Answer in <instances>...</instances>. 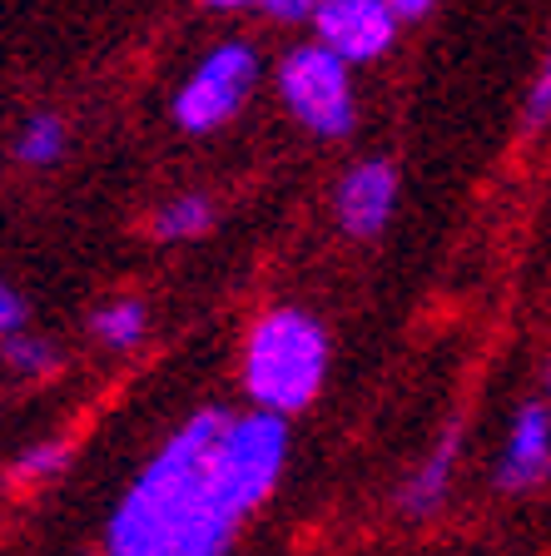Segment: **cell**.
Returning <instances> with one entry per match:
<instances>
[{"instance_id": "obj_2", "label": "cell", "mask_w": 551, "mask_h": 556, "mask_svg": "<svg viewBox=\"0 0 551 556\" xmlns=\"http://www.w3.org/2000/svg\"><path fill=\"white\" fill-rule=\"evenodd\" d=\"M323 372H328V338L299 308H274L264 313L249 333V353H243V382L259 413H299L318 397Z\"/></svg>"}, {"instance_id": "obj_8", "label": "cell", "mask_w": 551, "mask_h": 556, "mask_svg": "<svg viewBox=\"0 0 551 556\" xmlns=\"http://www.w3.org/2000/svg\"><path fill=\"white\" fill-rule=\"evenodd\" d=\"M458 447H462V428L452 422V428L437 438V447L427 452V463L417 467V477L402 486V511H408V517H427V511H437V502L448 497L452 467H458Z\"/></svg>"}, {"instance_id": "obj_14", "label": "cell", "mask_w": 551, "mask_h": 556, "mask_svg": "<svg viewBox=\"0 0 551 556\" xmlns=\"http://www.w3.org/2000/svg\"><path fill=\"white\" fill-rule=\"evenodd\" d=\"M547 119H551V50H547V60H541V75L527 100V125H547Z\"/></svg>"}, {"instance_id": "obj_17", "label": "cell", "mask_w": 551, "mask_h": 556, "mask_svg": "<svg viewBox=\"0 0 551 556\" xmlns=\"http://www.w3.org/2000/svg\"><path fill=\"white\" fill-rule=\"evenodd\" d=\"M392 5V15H398V25L402 21H423V15H433V5L427 0H388Z\"/></svg>"}, {"instance_id": "obj_9", "label": "cell", "mask_w": 551, "mask_h": 556, "mask_svg": "<svg viewBox=\"0 0 551 556\" xmlns=\"http://www.w3.org/2000/svg\"><path fill=\"white\" fill-rule=\"evenodd\" d=\"M214 224V204L209 199H199V194H184V199H170V204L154 214V224H150V233L154 239H199V233Z\"/></svg>"}, {"instance_id": "obj_7", "label": "cell", "mask_w": 551, "mask_h": 556, "mask_svg": "<svg viewBox=\"0 0 551 556\" xmlns=\"http://www.w3.org/2000/svg\"><path fill=\"white\" fill-rule=\"evenodd\" d=\"M541 477H551V413L541 403H527L517 413V422H512L497 482H502L506 492H527Z\"/></svg>"}, {"instance_id": "obj_13", "label": "cell", "mask_w": 551, "mask_h": 556, "mask_svg": "<svg viewBox=\"0 0 551 556\" xmlns=\"http://www.w3.org/2000/svg\"><path fill=\"white\" fill-rule=\"evenodd\" d=\"M65 457H70L65 442H40V447L21 452V463H15V472H21V477H55L60 467H65Z\"/></svg>"}, {"instance_id": "obj_12", "label": "cell", "mask_w": 551, "mask_h": 556, "mask_svg": "<svg viewBox=\"0 0 551 556\" xmlns=\"http://www.w3.org/2000/svg\"><path fill=\"white\" fill-rule=\"evenodd\" d=\"M5 363H11L15 372H25V378H35V372L55 368V348L40 343V338H11V343H5Z\"/></svg>"}, {"instance_id": "obj_11", "label": "cell", "mask_w": 551, "mask_h": 556, "mask_svg": "<svg viewBox=\"0 0 551 556\" xmlns=\"http://www.w3.org/2000/svg\"><path fill=\"white\" fill-rule=\"evenodd\" d=\"M60 150H65V125L55 115H35L30 125L21 129V160L25 164H55Z\"/></svg>"}, {"instance_id": "obj_16", "label": "cell", "mask_w": 551, "mask_h": 556, "mask_svg": "<svg viewBox=\"0 0 551 556\" xmlns=\"http://www.w3.org/2000/svg\"><path fill=\"white\" fill-rule=\"evenodd\" d=\"M259 11L274 15V21H313V11H318V5H303V0H264Z\"/></svg>"}, {"instance_id": "obj_10", "label": "cell", "mask_w": 551, "mask_h": 556, "mask_svg": "<svg viewBox=\"0 0 551 556\" xmlns=\"http://www.w3.org/2000/svg\"><path fill=\"white\" fill-rule=\"evenodd\" d=\"M95 338L110 348H135L145 338V308L135 299H120V303H104L95 313Z\"/></svg>"}, {"instance_id": "obj_6", "label": "cell", "mask_w": 551, "mask_h": 556, "mask_svg": "<svg viewBox=\"0 0 551 556\" xmlns=\"http://www.w3.org/2000/svg\"><path fill=\"white\" fill-rule=\"evenodd\" d=\"M392 204H398V169H392L388 160H367L343 174L338 219H343V229L353 233V239L383 233V224L392 219Z\"/></svg>"}, {"instance_id": "obj_5", "label": "cell", "mask_w": 551, "mask_h": 556, "mask_svg": "<svg viewBox=\"0 0 551 556\" xmlns=\"http://www.w3.org/2000/svg\"><path fill=\"white\" fill-rule=\"evenodd\" d=\"M313 30H318V46L334 50L343 65H363L392 46L398 15L388 0H323L313 11Z\"/></svg>"}, {"instance_id": "obj_1", "label": "cell", "mask_w": 551, "mask_h": 556, "mask_svg": "<svg viewBox=\"0 0 551 556\" xmlns=\"http://www.w3.org/2000/svg\"><path fill=\"white\" fill-rule=\"evenodd\" d=\"M284 457V417L195 413L115 507L110 556H224L249 511L274 492Z\"/></svg>"}, {"instance_id": "obj_3", "label": "cell", "mask_w": 551, "mask_h": 556, "mask_svg": "<svg viewBox=\"0 0 551 556\" xmlns=\"http://www.w3.org/2000/svg\"><path fill=\"white\" fill-rule=\"evenodd\" d=\"M278 90H284L288 110L299 115V125L323 139H343L358 119L348 65L323 46L293 50V55L284 60V70H278Z\"/></svg>"}, {"instance_id": "obj_15", "label": "cell", "mask_w": 551, "mask_h": 556, "mask_svg": "<svg viewBox=\"0 0 551 556\" xmlns=\"http://www.w3.org/2000/svg\"><path fill=\"white\" fill-rule=\"evenodd\" d=\"M21 324H25V303H21V293L0 283V338H15V328H21Z\"/></svg>"}, {"instance_id": "obj_4", "label": "cell", "mask_w": 551, "mask_h": 556, "mask_svg": "<svg viewBox=\"0 0 551 556\" xmlns=\"http://www.w3.org/2000/svg\"><path fill=\"white\" fill-rule=\"evenodd\" d=\"M253 80H259V55H253V46L229 40V46L209 50V55L199 60L195 75L184 80L179 100H174V119H179V129H189V135H209V129L229 125V119L243 110V100H249Z\"/></svg>"}]
</instances>
